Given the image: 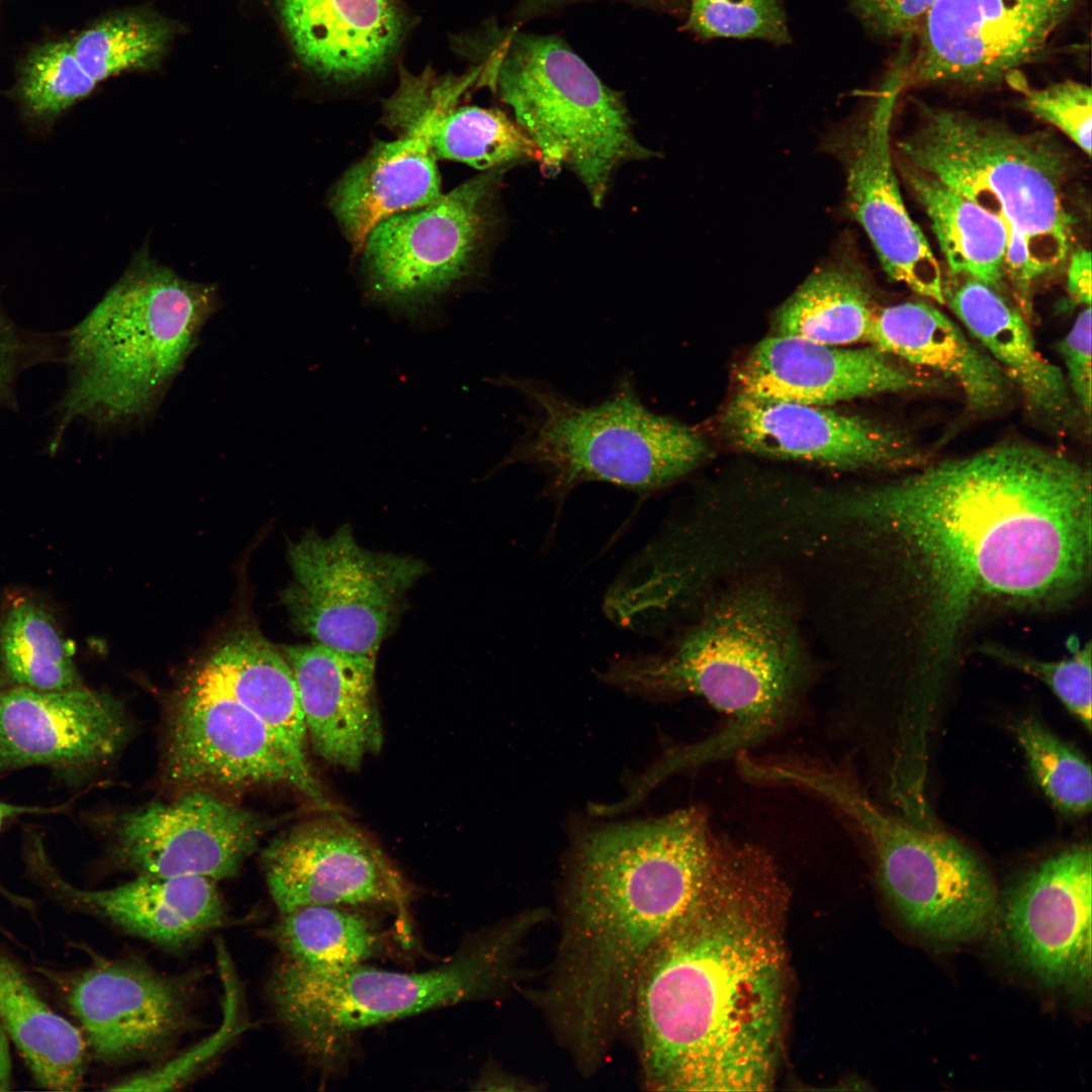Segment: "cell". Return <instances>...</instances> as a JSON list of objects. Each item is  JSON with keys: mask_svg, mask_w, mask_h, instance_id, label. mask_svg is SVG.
Instances as JSON below:
<instances>
[{"mask_svg": "<svg viewBox=\"0 0 1092 1092\" xmlns=\"http://www.w3.org/2000/svg\"><path fill=\"white\" fill-rule=\"evenodd\" d=\"M1091 471L1025 441L919 466L855 493L841 515L883 534L898 562L904 678L946 695L979 612L1056 607L1091 572Z\"/></svg>", "mask_w": 1092, "mask_h": 1092, "instance_id": "6da1fadb", "label": "cell"}, {"mask_svg": "<svg viewBox=\"0 0 1092 1092\" xmlns=\"http://www.w3.org/2000/svg\"><path fill=\"white\" fill-rule=\"evenodd\" d=\"M776 864L754 846L660 939L636 982L629 1029L644 1084L762 1091L774 1084L785 992Z\"/></svg>", "mask_w": 1092, "mask_h": 1092, "instance_id": "7a4b0ae2", "label": "cell"}, {"mask_svg": "<svg viewBox=\"0 0 1092 1092\" xmlns=\"http://www.w3.org/2000/svg\"><path fill=\"white\" fill-rule=\"evenodd\" d=\"M742 847L697 807L577 835L565 864L555 957L530 997L582 1075L596 1073L629 1029L650 952Z\"/></svg>", "mask_w": 1092, "mask_h": 1092, "instance_id": "3957f363", "label": "cell"}, {"mask_svg": "<svg viewBox=\"0 0 1092 1092\" xmlns=\"http://www.w3.org/2000/svg\"><path fill=\"white\" fill-rule=\"evenodd\" d=\"M602 679L649 696L694 695L727 718L703 740L667 753L680 771L746 752L798 712L810 669L792 617L768 590L724 594L662 653L610 663Z\"/></svg>", "mask_w": 1092, "mask_h": 1092, "instance_id": "277c9868", "label": "cell"}, {"mask_svg": "<svg viewBox=\"0 0 1092 1092\" xmlns=\"http://www.w3.org/2000/svg\"><path fill=\"white\" fill-rule=\"evenodd\" d=\"M218 303L215 286L182 278L141 251L66 336L69 377L52 447L78 420L109 428L150 416Z\"/></svg>", "mask_w": 1092, "mask_h": 1092, "instance_id": "5b68a950", "label": "cell"}, {"mask_svg": "<svg viewBox=\"0 0 1092 1092\" xmlns=\"http://www.w3.org/2000/svg\"><path fill=\"white\" fill-rule=\"evenodd\" d=\"M896 158L957 189L1000 218L1005 261L1030 264L1039 279L1072 248L1065 202L1070 157L1044 132H1018L962 111L925 108L895 147Z\"/></svg>", "mask_w": 1092, "mask_h": 1092, "instance_id": "8992f818", "label": "cell"}, {"mask_svg": "<svg viewBox=\"0 0 1092 1092\" xmlns=\"http://www.w3.org/2000/svg\"><path fill=\"white\" fill-rule=\"evenodd\" d=\"M529 415L500 467L524 464L546 477L545 493L562 502L577 485L600 481L638 494L660 491L695 469L707 453L693 428L647 407L631 375L600 401L579 402L546 381L503 376Z\"/></svg>", "mask_w": 1092, "mask_h": 1092, "instance_id": "52a82bcc", "label": "cell"}, {"mask_svg": "<svg viewBox=\"0 0 1092 1092\" xmlns=\"http://www.w3.org/2000/svg\"><path fill=\"white\" fill-rule=\"evenodd\" d=\"M542 922L536 908L519 912L470 939L451 962L420 973L365 964L315 971L278 960L269 997L306 1051L332 1056L362 1029L514 987L524 942Z\"/></svg>", "mask_w": 1092, "mask_h": 1092, "instance_id": "ba28073f", "label": "cell"}, {"mask_svg": "<svg viewBox=\"0 0 1092 1092\" xmlns=\"http://www.w3.org/2000/svg\"><path fill=\"white\" fill-rule=\"evenodd\" d=\"M786 787L832 807L866 844L881 887L900 918L916 933L942 943L982 934L998 913L995 882L984 861L960 840L896 815L848 770L795 758Z\"/></svg>", "mask_w": 1092, "mask_h": 1092, "instance_id": "9c48e42d", "label": "cell"}, {"mask_svg": "<svg viewBox=\"0 0 1092 1092\" xmlns=\"http://www.w3.org/2000/svg\"><path fill=\"white\" fill-rule=\"evenodd\" d=\"M497 39L479 83L512 108L541 152L542 170L571 171L601 207L622 165L656 156L637 140L622 93L556 35L513 31Z\"/></svg>", "mask_w": 1092, "mask_h": 1092, "instance_id": "30bf717a", "label": "cell"}, {"mask_svg": "<svg viewBox=\"0 0 1092 1092\" xmlns=\"http://www.w3.org/2000/svg\"><path fill=\"white\" fill-rule=\"evenodd\" d=\"M293 580L282 601L291 622L316 643L376 659L404 595L428 567L418 558L361 547L349 525L307 532L290 544Z\"/></svg>", "mask_w": 1092, "mask_h": 1092, "instance_id": "8fae6325", "label": "cell"}, {"mask_svg": "<svg viewBox=\"0 0 1092 1092\" xmlns=\"http://www.w3.org/2000/svg\"><path fill=\"white\" fill-rule=\"evenodd\" d=\"M512 166L483 171L432 203L378 223L362 248L372 296L413 309L468 278L496 230L497 194Z\"/></svg>", "mask_w": 1092, "mask_h": 1092, "instance_id": "7c38bea8", "label": "cell"}, {"mask_svg": "<svg viewBox=\"0 0 1092 1092\" xmlns=\"http://www.w3.org/2000/svg\"><path fill=\"white\" fill-rule=\"evenodd\" d=\"M1077 0H936L912 59L899 63L902 88L995 84L1043 57Z\"/></svg>", "mask_w": 1092, "mask_h": 1092, "instance_id": "4fadbf2b", "label": "cell"}, {"mask_svg": "<svg viewBox=\"0 0 1092 1092\" xmlns=\"http://www.w3.org/2000/svg\"><path fill=\"white\" fill-rule=\"evenodd\" d=\"M259 814L213 792L183 790L115 816L111 861L136 875L197 876L214 882L239 873L267 828Z\"/></svg>", "mask_w": 1092, "mask_h": 1092, "instance_id": "5bb4252c", "label": "cell"}, {"mask_svg": "<svg viewBox=\"0 0 1092 1092\" xmlns=\"http://www.w3.org/2000/svg\"><path fill=\"white\" fill-rule=\"evenodd\" d=\"M261 859L279 913L313 905H382L408 926L411 885L369 835L339 816L278 835Z\"/></svg>", "mask_w": 1092, "mask_h": 1092, "instance_id": "9a60e30c", "label": "cell"}, {"mask_svg": "<svg viewBox=\"0 0 1092 1092\" xmlns=\"http://www.w3.org/2000/svg\"><path fill=\"white\" fill-rule=\"evenodd\" d=\"M165 777L182 790L242 791L288 784L285 759L267 727L204 664L170 712Z\"/></svg>", "mask_w": 1092, "mask_h": 1092, "instance_id": "2e32d148", "label": "cell"}, {"mask_svg": "<svg viewBox=\"0 0 1092 1092\" xmlns=\"http://www.w3.org/2000/svg\"><path fill=\"white\" fill-rule=\"evenodd\" d=\"M902 90L894 70L866 113L836 146L846 173V204L887 275L920 296L944 304L941 268L904 204L895 171L891 124Z\"/></svg>", "mask_w": 1092, "mask_h": 1092, "instance_id": "e0dca14e", "label": "cell"}, {"mask_svg": "<svg viewBox=\"0 0 1092 1092\" xmlns=\"http://www.w3.org/2000/svg\"><path fill=\"white\" fill-rule=\"evenodd\" d=\"M128 733L122 705L106 693L0 684V772L44 766L80 785L113 758Z\"/></svg>", "mask_w": 1092, "mask_h": 1092, "instance_id": "ac0fdd59", "label": "cell"}, {"mask_svg": "<svg viewBox=\"0 0 1092 1092\" xmlns=\"http://www.w3.org/2000/svg\"><path fill=\"white\" fill-rule=\"evenodd\" d=\"M736 448L838 469H899L920 465L923 453L904 431L821 405L737 393L721 417Z\"/></svg>", "mask_w": 1092, "mask_h": 1092, "instance_id": "d6986e66", "label": "cell"}, {"mask_svg": "<svg viewBox=\"0 0 1092 1092\" xmlns=\"http://www.w3.org/2000/svg\"><path fill=\"white\" fill-rule=\"evenodd\" d=\"M1091 892L1089 843L1048 856L1008 890L1004 928L1019 961L1042 983L1071 987L1090 981Z\"/></svg>", "mask_w": 1092, "mask_h": 1092, "instance_id": "ffe728a7", "label": "cell"}, {"mask_svg": "<svg viewBox=\"0 0 1092 1092\" xmlns=\"http://www.w3.org/2000/svg\"><path fill=\"white\" fill-rule=\"evenodd\" d=\"M66 997L87 1049L108 1064L156 1056L189 1020L186 981L138 961L93 965L72 980Z\"/></svg>", "mask_w": 1092, "mask_h": 1092, "instance_id": "44dd1931", "label": "cell"}, {"mask_svg": "<svg viewBox=\"0 0 1092 1092\" xmlns=\"http://www.w3.org/2000/svg\"><path fill=\"white\" fill-rule=\"evenodd\" d=\"M735 374L738 393L814 405L934 387L917 367L873 345L846 349L784 335L755 345Z\"/></svg>", "mask_w": 1092, "mask_h": 1092, "instance_id": "7402d4cb", "label": "cell"}, {"mask_svg": "<svg viewBox=\"0 0 1092 1092\" xmlns=\"http://www.w3.org/2000/svg\"><path fill=\"white\" fill-rule=\"evenodd\" d=\"M24 856L33 880L59 901L168 949L189 946L224 921L215 882L204 877L138 875L113 888L86 890L61 877L38 834H29Z\"/></svg>", "mask_w": 1092, "mask_h": 1092, "instance_id": "603a6c76", "label": "cell"}, {"mask_svg": "<svg viewBox=\"0 0 1092 1092\" xmlns=\"http://www.w3.org/2000/svg\"><path fill=\"white\" fill-rule=\"evenodd\" d=\"M479 75L480 66L462 76L402 70L397 89L384 101L382 120L399 136L423 132L436 159L480 171L537 161V146L515 120L498 109L463 103Z\"/></svg>", "mask_w": 1092, "mask_h": 1092, "instance_id": "cb8c5ba5", "label": "cell"}, {"mask_svg": "<svg viewBox=\"0 0 1092 1092\" xmlns=\"http://www.w3.org/2000/svg\"><path fill=\"white\" fill-rule=\"evenodd\" d=\"M297 689L308 742L348 770L378 752L383 734L375 698V660L320 643L282 649Z\"/></svg>", "mask_w": 1092, "mask_h": 1092, "instance_id": "d4e9b609", "label": "cell"}, {"mask_svg": "<svg viewBox=\"0 0 1092 1092\" xmlns=\"http://www.w3.org/2000/svg\"><path fill=\"white\" fill-rule=\"evenodd\" d=\"M942 292L944 304L1001 367L1035 420L1060 433L1084 421L1063 370L1040 355L1026 317L1001 292L948 271Z\"/></svg>", "mask_w": 1092, "mask_h": 1092, "instance_id": "484cf974", "label": "cell"}, {"mask_svg": "<svg viewBox=\"0 0 1092 1092\" xmlns=\"http://www.w3.org/2000/svg\"><path fill=\"white\" fill-rule=\"evenodd\" d=\"M276 9L300 63L337 82L381 71L406 28L398 0H276Z\"/></svg>", "mask_w": 1092, "mask_h": 1092, "instance_id": "4316f807", "label": "cell"}, {"mask_svg": "<svg viewBox=\"0 0 1092 1092\" xmlns=\"http://www.w3.org/2000/svg\"><path fill=\"white\" fill-rule=\"evenodd\" d=\"M205 665L267 727L288 766L292 787L315 806L330 809L308 759L303 714L283 653L259 634L243 631L218 647Z\"/></svg>", "mask_w": 1092, "mask_h": 1092, "instance_id": "83f0119b", "label": "cell"}, {"mask_svg": "<svg viewBox=\"0 0 1092 1092\" xmlns=\"http://www.w3.org/2000/svg\"><path fill=\"white\" fill-rule=\"evenodd\" d=\"M868 342L905 363L952 380L977 414L1000 410L1013 388L992 357L926 301L878 307Z\"/></svg>", "mask_w": 1092, "mask_h": 1092, "instance_id": "f1b7e54d", "label": "cell"}, {"mask_svg": "<svg viewBox=\"0 0 1092 1092\" xmlns=\"http://www.w3.org/2000/svg\"><path fill=\"white\" fill-rule=\"evenodd\" d=\"M436 157L423 132L378 142L335 185L330 205L347 240L362 251L370 232L441 196Z\"/></svg>", "mask_w": 1092, "mask_h": 1092, "instance_id": "f546056e", "label": "cell"}, {"mask_svg": "<svg viewBox=\"0 0 1092 1092\" xmlns=\"http://www.w3.org/2000/svg\"><path fill=\"white\" fill-rule=\"evenodd\" d=\"M0 1023L36 1084L56 1091L81 1088L88 1051L82 1031L53 1010L19 966L2 952Z\"/></svg>", "mask_w": 1092, "mask_h": 1092, "instance_id": "4dcf8cb0", "label": "cell"}, {"mask_svg": "<svg viewBox=\"0 0 1092 1092\" xmlns=\"http://www.w3.org/2000/svg\"><path fill=\"white\" fill-rule=\"evenodd\" d=\"M912 196L927 214L947 271L1003 292L1008 233L1004 222L939 179L896 158Z\"/></svg>", "mask_w": 1092, "mask_h": 1092, "instance_id": "1f68e13d", "label": "cell"}, {"mask_svg": "<svg viewBox=\"0 0 1092 1092\" xmlns=\"http://www.w3.org/2000/svg\"><path fill=\"white\" fill-rule=\"evenodd\" d=\"M864 269L850 255L811 273L776 313V335L846 346L869 339L877 310Z\"/></svg>", "mask_w": 1092, "mask_h": 1092, "instance_id": "d6a6232c", "label": "cell"}, {"mask_svg": "<svg viewBox=\"0 0 1092 1092\" xmlns=\"http://www.w3.org/2000/svg\"><path fill=\"white\" fill-rule=\"evenodd\" d=\"M0 684L42 691L83 687L54 610L31 593H13L0 604Z\"/></svg>", "mask_w": 1092, "mask_h": 1092, "instance_id": "836d02e7", "label": "cell"}, {"mask_svg": "<svg viewBox=\"0 0 1092 1092\" xmlns=\"http://www.w3.org/2000/svg\"><path fill=\"white\" fill-rule=\"evenodd\" d=\"M270 938L279 960L315 971L364 964L383 947L376 925L344 906L313 905L280 913Z\"/></svg>", "mask_w": 1092, "mask_h": 1092, "instance_id": "e575fe53", "label": "cell"}, {"mask_svg": "<svg viewBox=\"0 0 1092 1092\" xmlns=\"http://www.w3.org/2000/svg\"><path fill=\"white\" fill-rule=\"evenodd\" d=\"M174 33V24L156 12L127 9L98 19L70 42L82 68L98 85L123 72L158 67Z\"/></svg>", "mask_w": 1092, "mask_h": 1092, "instance_id": "d590c367", "label": "cell"}, {"mask_svg": "<svg viewBox=\"0 0 1092 1092\" xmlns=\"http://www.w3.org/2000/svg\"><path fill=\"white\" fill-rule=\"evenodd\" d=\"M1014 734L1034 781L1054 807L1069 816L1087 814L1092 774L1083 754L1032 716L1017 721Z\"/></svg>", "mask_w": 1092, "mask_h": 1092, "instance_id": "8d00e7d4", "label": "cell"}, {"mask_svg": "<svg viewBox=\"0 0 1092 1092\" xmlns=\"http://www.w3.org/2000/svg\"><path fill=\"white\" fill-rule=\"evenodd\" d=\"M97 86L76 59L70 39L47 41L23 59L18 91L26 109L37 117L60 114Z\"/></svg>", "mask_w": 1092, "mask_h": 1092, "instance_id": "74e56055", "label": "cell"}, {"mask_svg": "<svg viewBox=\"0 0 1092 1092\" xmlns=\"http://www.w3.org/2000/svg\"><path fill=\"white\" fill-rule=\"evenodd\" d=\"M686 29L705 38L791 41L782 0H693Z\"/></svg>", "mask_w": 1092, "mask_h": 1092, "instance_id": "f35d334b", "label": "cell"}, {"mask_svg": "<svg viewBox=\"0 0 1092 1092\" xmlns=\"http://www.w3.org/2000/svg\"><path fill=\"white\" fill-rule=\"evenodd\" d=\"M1069 655L1060 660H1042L1005 647L986 645L983 652L1039 679L1085 728L1091 731V643L1068 641Z\"/></svg>", "mask_w": 1092, "mask_h": 1092, "instance_id": "ab89813d", "label": "cell"}, {"mask_svg": "<svg viewBox=\"0 0 1092 1092\" xmlns=\"http://www.w3.org/2000/svg\"><path fill=\"white\" fill-rule=\"evenodd\" d=\"M219 948H221L220 945ZM218 954L221 979L224 985V1019L217 1033L213 1034L199 1050H193L153 1071L127 1078L108 1088L109 1090L158 1091L182 1084L208 1058L215 1055L216 1051H219L234 1036V1033H237V1030L242 1027L239 1021L241 995L239 985L228 956L221 949H219Z\"/></svg>", "mask_w": 1092, "mask_h": 1092, "instance_id": "60d3db41", "label": "cell"}, {"mask_svg": "<svg viewBox=\"0 0 1092 1092\" xmlns=\"http://www.w3.org/2000/svg\"><path fill=\"white\" fill-rule=\"evenodd\" d=\"M1012 81L1022 92V108L1061 130L1090 156L1092 94L1088 85L1066 80L1035 89L1022 84L1019 77Z\"/></svg>", "mask_w": 1092, "mask_h": 1092, "instance_id": "b9f144b4", "label": "cell"}, {"mask_svg": "<svg viewBox=\"0 0 1092 1092\" xmlns=\"http://www.w3.org/2000/svg\"><path fill=\"white\" fill-rule=\"evenodd\" d=\"M62 356L49 335L25 331L0 311V411L15 404L16 382L27 368Z\"/></svg>", "mask_w": 1092, "mask_h": 1092, "instance_id": "7bdbcfd3", "label": "cell"}, {"mask_svg": "<svg viewBox=\"0 0 1092 1092\" xmlns=\"http://www.w3.org/2000/svg\"><path fill=\"white\" fill-rule=\"evenodd\" d=\"M1058 350L1065 365V377L1073 398L1084 417L1090 420L1092 398L1091 306L1077 315L1069 332L1059 342Z\"/></svg>", "mask_w": 1092, "mask_h": 1092, "instance_id": "ee69618b", "label": "cell"}, {"mask_svg": "<svg viewBox=\"0 0 1092 1092\" xmlns=\"http://www.w3.org/2000/svg\"><path fill=\"white\" fill-rule=\"evenodd\" d=\"M936 0H851L862 24L884 37L908 36L920 28Z\"/></svg>", "mask_w": 1092, "mask_h": 1092, "instance_id": "f6af8a7d", "label": "cell"}, {"mask_svg": "<svg viewBox=\"0 0 1092 1092\" xmlns=\"http://www.w3.org/2000/svg\"><path fill=\"white\" fill-rule=\"evenodd\" d=\"M582 0H521L515 11L518 21L549 13L563 6ZM640 6L655 8L666 11H678L682 8L684 0H622Z\"/></svg>", "mask_w": 1092, "mask_h": 1092, "instance_id": "bcb514c9", "label": "cell"}, {"mask_svg": "<svg viewBox=\"0 0 1092 1092\" xmlns=\"http://www.w3.org/2000/svg\"><path fill=\"white\" fill-rule=\"evenodd\" d=\"M1091 253L1081 248L1075 251L1070 259L1067 277V290L1070 297L1077 303L1091 306Z\"/></svg>", "mask_w": 1092, "mask_h": 1092, "instance_id": "7dc6e473", "label": "cell"}, {"mask_svg": "<svg viewBox=\"0 0 1092 1092\" xmlns=\"http://www.w3.org/2000/svg\"><path fill=\"white\" fill-rule=\"evenodd\" d=\"M476 1089L482 1091H532L536 1090L532 1082L522 1077L511 1075L498 1068H489L475 1082Z\"/></svg>", "mask_w": 1092, "mask_h": 1092, "instance_id": "c3c4849f", "label": "cell"}, {"mask_svg": "<svg viewBox=\"0 0 1092 1092\" xmlns=\"http://www.w3.org/2000/svg\"><path fill=\"white\" fill-rule=\"evenodd\" d=\"M65 810V805L55 807L21 806L0 801V831L7 821L20 815L52 814L64 812Z\"/></svg>", "mask_w": 1092, "mask_h": 1092, "instance_id": "681fc988", "label": "cell"}, {"mask_svg": "<svg viewBox=\"0 0 1092 1092\" xmlns=\"http://www.w3.org/2000/svg\"><path fill=\"white\" fill-rule=\"evenodd\" d=\"M9 1041L10 1038L0 1023V1091H7L12 1085V1064Z\"/></svg>", "mask_w": 1092, "mask_h": 1092, "instance_id": "f907efd6", "label": "cell"}, {"mask_svg": "<svg viewBox=\"0 0 1092 1092\" xmlns=\"http://www.w3.org/2000/svg\"><path fill=\"white\" fill-rule=\"evenodd\" d=\"M749 754H750V753H749ZM745 755H746V754H745ZM743 756H744V755H743ZM741 757H742V756H741ZM741 757H740V758H741ZM740 758H739V760H740ZM739 760H738V761H739ZM737 770H738V762H737Z\"/></svg>", "mask_w": 1092, "mask_h": 1092, "instance_id": "816d5d0a", "label": "cell"}, {"mask_svg": "<svg viewBox=\"0 0 1092 1092\" xmlns=\"http://www.w3.org/2000/svg\"><path fill=\"white\" fill-rule=\"evenodd\" d=\"M691 1H693V0H691Z\"/></svg>", "mask_w": 1092, "mask_h": 1092, "instance_id": "f5cc1de1", "label": "cell"}]
</instances>
